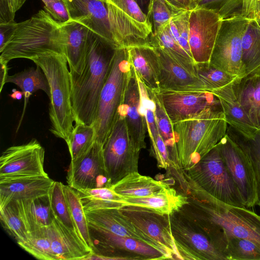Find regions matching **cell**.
<instances>
[{
    "label": "cell",
    "mask_w": 260,
    "mask_h": 260,
    "mask_svg": "<svg viewBox=\"0 0 260 260\" xmlns=\"http://www.w3.org/2000/svg\"><path fill=\"white\" fill-rule=\"evenodd\" d=\"M115 48L90 31L84 68L70 73L71 100L75 123L91 125L102 89L109 75Z\"/></svg>",
    "instance_id": "obj_1"
},
{
    "label": "cell",
    "mask_w": 260,
    "mask_h": 260,
    "mask_svg": "<svg viewBox=\"0 0 260 260\" xmlns=\"http://www.w3.org/2000/svg\"><path fill=\"white\" fill-rule=\"evenodd\" d=\"M183 174L181 189L187 197V206L227 238L230 236L246 238L260 247V215L246 207L218 200L193 181L185 171Z\"/></svg>",
    "instance_id": "obj_2"
},
{
    "label": "cell",
    "mask_w": 260,
    "mask_h": 260,
    "mask_svg": "<svg viewBox=\"0 0 260 260\" xmlns=\"http://www.w3.org/2000/svg\"><path fill=\"white\" fill-rule=\"evenodd\" d=\"M177 259L227 260V240L192 210L183 206L169 215Z\"/></svg>",
    "instance_id": "obj_3"
},
{
    "label": "cell",
    "mask_w": 260,
    "mask_h": 260,
    "mask_svg": "<svg viewBox=\"0 0 260 260\" xmlns=\"http://www.w3.org/2000/svg\"><path fill=\"white\" fill-rule=\"evenodd\" d=\"M227 129L221 106L207 108L173 124L178 160L183 170L197 164L215 147Z\"/></svg>",
    "instance_id": "obj_4"
},
{
    "label": "cell",
    "mask_w": 260,
    "mask_h": 260,
    "mask_svg": "<svg viewBox=\"0 0 260 260\" xmlns=\"http://www.w3.org/2000/svg\"><path fill=\"white\" fill-rule=\"evenodd\" d=\"M65 55L61 23L41 10L29 19L17 23L11 39L0 52V63L8 65L15 58H32L46 53Z\"/></svg>",
    "instance_id": "obj_5"
},
{
    "label": "cell",
    "mask_w": 260,
    "mask_h": 260,
    "mask_svg": "<svg viewBox=\"0 0 260 260\" xmlns=\"http://www.w3.org/2000/svg\"><path fill=\"white\" fill-rule=\"evenodd\" d=\"M46 77L50 89L49 129L55 137L68 141L75 118L71 100L70 72L64 55L46 53L32 58Z\"/></svg>",
    "instance_id": "obj_6"
},
{
    "label": "cell",
    "mask_w": 260,
    "mask_h": 260,
    "mask_svg": "<svg viewBox=\"0 0 260 260\" xmlns=\"http://www.w3.org/2000/svg\"><path fill=\"white\" fill-rule=\"evenodd\" d=\"M131 67L128 48L115 49L111 69L100 93L92 126L95 141L104 146L121 105Z\"/></svg>",
    "instance_id": "obj_7"
},
{
    "label": "cell",
    "mask_w": 260,
    "mask_h": 260,
    "mask_svg": "<svg viewBox=\"0 0 260 260\" xmlns=\"http://www.w3.org/2000/svg\"><path fill=\"white\" fill-rule=\"evenodd\" d=\"M185 171L193 181L214 198L226 204L246 207L216 145Z\"/></svg>",
    "instance_id": "obj_8"
},
{
    "label": "cell",
    "mask_w": 260,
    "mask_h": 260,
    "mask_svg": "<svg viewBox=\"0 0 260 260\" xmlns=\"http://www.w3.org/2000/svg\"><path fill=\"white\" fill-rule=\"evenodd\" d=\"M140 153L130 141L125 117L119 109L111 133L103 146L110 188L129 174L138 172Z\"/></svg>",
    "instance_id": "obj_9"
},
{
    "label": "cell",
    "mask_w": 260,
    "mask_h": 260,
    "mask_svg": "<svg viewBox=\"0 0 260 260\" xmlns=\"http://www.w3.org/2000/svg\"><path fill=\"white\" fill-rule=\"evenodd\" d=\"M88 226L94 246L98 245L100 252L92 253L87 259H169L164 253L141 241Z\"/></svg>",
    "instance_id": "obj_10"
},
{
    "label": "cell",
    "mask_w": 260,
    "mask_h": 260,
    "mask_svg": "<svg viewBox=\"0 0 260 260\" xmlns=\"http://www.w3.org/2000/svg\"><path fill=\"white\" fill-rule=\"evenodd\" d=\"M249 19L234 16L223 19L209 62L237 77L242 68V39Z\"/></svg>",
    "instance_id": "obj_11"
},
{
    "label": "cell",
    "mask_w": 260,
    "mask_h": 260,
    "mask_svg": "<svg viewBox=\"0 0 260 260\" xmlns=\"http://www.w3.org/2000/svg\"><path fill=\"white\" fill-rule=\"evenodd\" d=\"M216 146L239 189L244 206L247 208L253 207L257 199L256 183L248 156L228 133Z\"/></svg>",
    "instance_id": "obj_12"
},
{
    "label": "cell",
    "mask_w": 260,
    "mask_h": 260,
    "mask_svg": "<svg viewBox=\"0 0 260 260\" xmlns=\"http://www.w3.org/2000/svg\"><path fill=\"white\" fill-rule=\"evenodd\" d=\"M45 150L36 139L7 148L0 157V178L47 176L44 167Z\"/></svg>",
    "instance_id": "obj_13"
},
{
    "label": "cell",
    "mask_w": 260,
    "mask_h": 260,
    "mask_svg": "<svg viewBox=\"0 0 260 260\" xmlns=\"http://www.w3.org/2000/svg\"><path fill=\"white\" fill-rule=\"evenodd\" d=\"M222 19L214 10L196 7L189 18V45L196 63L209 62Z\"/></svg>",
    "instance_id": "obj_14"
},
{
    "label": "cell",
    "mask_w": 260,
    "mask_h": 260,
    "mask_svg": "<svg viewBox=\"0 0 260 260\" xmlns=\"http://www.w3.org/2000/svg\"><path fill=\"white\" fill-rule=\"evenodd\" d=\"M67 181L69 186L77 190L110 188L104 163L103 146L95 141L83 155L71 161Z\"/></svg>",
    "instance_id": "obj_15"
},
{
    "label": "cell",
    "mask_w": 260,
    "mask_h": 260,
    "mask_svg": "<svg viewBox=\"0 0 260 260\" xmlns=\"http://www.w3.org/2000/svg\"><path fill=\"white\" fill-rule=\"evenodd\" d=\"M173 124L193 117L203 110L221 106L217 98L209 91H154Z\"/></svg>",
    "instance_id": "obj_16"
},
{
    "label": "cell",
    "mask_w": 260,
    "mask_h": 260,
    "mask_svg": "<svg viewBox=\"0 0 260 260\" xmlns=\"http://www.w3.org/2000/svg\"><path fill=\"white\" fill-rule=\"evenodd\" d=\"M119 109L125 117L130 141L134 147L141 152L146 148L147 123L141 105L139 80L131 64Z\"/></svg>",
    "instance_id": "obj_17"
},
{
    "label": "cell",
    "mask_w": 260,
    "mask_h": 260,
    "mask_svg": "<svg viewBox=\"0 0 260 260\" xmlns=\"http://www.w3.org/2000/svg\"><path fill=\"white\" fill-rule=\"evenodd\" d=\"M120 210L144 234L163 247L173 259H177L169 215L133 205L123 206Z\"/></svg>",
    "instance_id": "obj_18"
},
{
    "label": "cell",
    "mask_w": 260,
    "mask_h": 260,
    "mask_svg": "<svg viewBox=\"0 0 260 260\" xmlns=\"http://www.w3.org/2000/svg\"><path fill=\"white\" fill-rule=\"evenodd\" d=\"M71 20L87 27L116 48L105 0H63Z\"/></svg>",
    "instance_id": "obj_19"
},
{
    "label": "cell",
    "mask_w": 260,
    "mask_h": 260,
    "mask_svg": "<svg viewBox=\"0 0 260 260\" xmlns=\"http://www.w3.org/2000/svg\"><path fill=\"white\" fill-rule=\"evenodd\" d=\"M85 212L88 225L141 241L164 253L169 259H173L172 255L163 247L136 226L121 212L120 208H108Z\"/></svg>",
    "instance_id": "obj_20"
},
{
    "label": "cell",
    "mask_w": 260,
    "mask_h": 260,
    "mask_svg": "<svg viewBox=\"0 0 260 260\" xmlns=\"http://www.w3.org/2000/svg\"><path fill=\"white\" fill-rule=\"evenodd\" d=\"M54 181L49 176L0 178V208L12 201L46 196Z\"/></svg>",
    "instance_id": "obj_21"
},
{
    "label": "cell",
    "mask_w": 260,
    "mask_h": 260,
    "mask_svg": "<svg viewBox=\"0 0 260 260\" xmlns=\"http://www.w3.org/2000/svg\"><path fill=\"white\" fill-rule=\"evenodd\" d=\"M46 230L57 260L85 259L94 252L77 232L65 226L53 214L52 222Z\"/></svg>",
    "instance_id": "obj_22"
},
{
    "label": "cell",
    "mask_w": 260,
    "mask_h": 260,
    "mask_svg": "<svg viewBox=\"0 0 260 260\" xmlns=\"http://www.w3.org/2000/svg\"><path fill=\"white\" fill-rule=\"evenodd\" d=\"M154 49L159 61V90L206 91L197 77L190 74L161 49Z\"/></svg>",
    "instance_id": "obj_23"
},
{
    "label": "cell",
    "mask_w": 260,
    "mask_h": 260,
    "mask_svg": "<svg viewBox=\"0 0 260 260\" xmlns=\"http://www.w3.org/2000/svg\"><path fill=\"white\" fill-rule=\"evenodd\" d=\"M235 94L251 122L260 129V66L232 82Z\"/></svg>",
    "instance_id": "obj_24"
},
{
    "label": "cell",
    "mask_w": 260,
    "mask_h": 260,
    "mask_svg": "<svg viewBox=\"0 0 260 260\" xmlns=\"http://www.w3.org/2000/svg\"><path fill=\"white\" fill-rule=\"evenodd\" d=\"M61 26L64 37L65 56L70 73L80 75L84 68L90 30L71 20L61 23Z\"/></svg>",
    "instance_id": "obj_25"
},
{
    "label": "cell",
    "mask_w": 260,
    "mask_h": 260,
    "mask_svg": "<svg viewBox=\"0 0 260 260\" xmlns=\"http://www.w3.org/2000/svg\"><path fill=\"white\" fill-rule=\"evenodd\" d=\"M232 82L209 92L212 93L219 100L228 124L245 138H252L257 129L239 103L234 92Z\"/></svg>",
    "instance_id": "obj_26"
},
{
    "label": "cell",
    "mask_w": 260,
    "mask_h": 260,
    "mask_svg": "<svg viewBox=\"0 0 260 260\" xmlns=\"http://www.w3.org/2000/svg\"><path fill=\"white\" fill-rule=\"evenodd\" d=\"M128 61L138 80L148 89L159 90V61L156 52L151 46L128 48Z\"/></svg>",
    "instance_id": "obj_27"
},
{
    "label": "cell",
    "mask_w": 260,
    "mask_h": 260,
    "mask_svg": "<svg viewBox=\"0 0 260 260\" xmlns=\"http://www.w3.org/2000/svg\"><path fill=\"white\" fill-rule=\"evenodd\" d=\"M124 206L133 205L146 208L157 213L170 215L179 210L187 202V197L183 192H178L170 186L154 194L144 197L123 198Z\"/></svg>",
    "instance_id": "obj_28"
},
{
    "label": "cell",
    "mask_w": 260,
    "mask_h": 260,
    "mask_svg": "<svg viewBox=\"0 0 260 260\" xmlns=\"http://www.w3.org/2000/svg\"><path fill=\"white\" fill-rule=\"evenodd\" d=\"M15 201L28 233L46 228L52 223L53 214L49 194L34 199Z\"/></svg>",
    "instance_id": "obj_29"
},
{
    "label": "cell",
    "mask_w": 260,
    "mask_h": 260,
    "mask_svg": "<svg viewBox=\"0 0 260 260\" xmlns=\"http://www.w3.org/2000/svg\"><path fill=\"white\" fill-rule=\"evenodd\" d=\"M169 186V183L165 181L156 180L136 172L129 174L110 188L123 198L144 197L158 193Z\"/></svg>",
    "instance_id": "obj_30"
},
{
    "label": "cell",
    "mask_w": 260,
    "mask_h": 260,
    "mask_svg": "<svg viewBox=\"0 0 260 260\" xmlns=\"http://www.w3.org/2000/svg\"><path fill=\"white\" fill-rule=\"evenodd\" d=\"M11 83L18 86L23 93L24 101L22 113L18 123L17 132L22 122L30 96L38 90L44 91L48 96H50V86L48 80L41 68L37 66L8 75L5 83Z\"/></svg>",
    "instance_id": "obj_31"
},
{
    "label": "cell",
    "mask_w": 260,
    "mask_h": 260,
    "mask_svg": "<svg viewBox=\"0 0 260 260\" xmlns=\"http://www.w3.org/2000/svg\"><path fill=\"white\" fill-rule=\"evenodd\" d=\"M169 22L156 33L151 34L149 40L150 45L163 50L190 74L197 77L196 62L174 38L170 29Z\"/></svg>",
    "instance_id": "obj_32"
},
{
    "label": "cell",
    "mask_w": 260,
    "mask_h": 260,
    "mask_svg": "<svg viewBox=\"0 0 260 260\" xmlns=\"http://www.w3.org/2000/svg\"><path fill=\"white\" fill-rule=\"evenodd\" d=\"M240 77L260 66V26L256 19L249 20L242 39Z\"/></svg>",
    "instance_id": "obj_33"
},
{
    "label": "cell",
    "mask_w": 260,
    "mask_h": 260,
    "mask_svg": "<svg viewBox=\"0 0 260 260\" xmlns=\"http://www.w3.org/2000/svg\"><path fill=\"white\" fill-rule=\"evenodd\" d=\"M77 191L85 211L120 208L124 206L122 197L110 188L81 189Z\"/></svg>",
    "instance_id": "obj_34"
},
{
    "label": "cell",
    "mask_w": 260,
    "mask_h": 260,
    "mask_svg": "<svg viewBox=\"0 0 260 260\" xmlns=\"http://www.w3.org/2000/svg\"><path fill=\"white\" fill-rule=\"evenodd\" d=\"M63 189L71 216L78 232L85 244L94 252V246L90 237L85 212L78 192L68 185H64Z\"/></svg>",
    "instance_id": "obj_35"
},
{
    "label": "cell",
    "mask_w": 260,
    "mask_h": 260,
    "mask_svg": "<svg viewBox=\"0 0 260 260\" xmlns=\"http://www.w3.org/2000/svg\"><path fill=\"white\" fill-rule=\"evenodd\" d=\"M149 90L154 103L155 117L159 134L167 147L172 161L176 166L181 167L178 157L173 124L171 122L160 101L155 93L149 89Z\"/></svg>",
    "instance_id": "obj_36"
},
{
    "label": "cell",
    "mask_w": 260,
    "mask_h": 260,
    "mask_svg": "<svg viewBox=\"0 0 260 260\" xmlns=\"http://www.w3.org/2000/svg\"><path fill=\"white\" fill-rule=\"evenodd\" d=\"M95 131L92 125L75 123L74 128L66 142L71 161L83 155L95 141Z\"/></svg>",
    "instance_id": "obj_37"
},
{
    "label": "cell",
    "mask_w": 260,
    "mask_h": 260,
    "mask_svg": "<svg viewBox=\"0 0 260 260\" xmlns=\"http://www.w3.org/2000/svg\"><path fill=\"white\" fill-rule=\"evenodd\" d=\"M46 228L29 233L24 240L17 243L20 247L36 258L41 260H57L52 250Z\"/></svg>",
    "instance_id": "obj_38"
},
{
    "label": "cell",
    "mask_w": 260,
    "mask_h": 260,
    "mask_svg": "<svg viewBox=\"0 0 260 260\" xmlns=\"http://www.w3.org/2000/svg\"><path fill=\"white\" fill-rule=\"evenodd\" d=\"M241 146L248 156L253 169L257 188L256 205L260 208V129L252 138L243 137L230 127L226 132Z\"/></svg>",
    "instance_id": "obj_39"
},
{
    "label": "cell",
    "mask_w": 260,
    "mask_h": 260,
    "mask_svg": "<svg viewBox=\"0 0 260 260\" xmlns=\"http://www.w3.org/2000/svg\"><path fill=\"white\" fill-rule=\"evenodd\" d=\"M195 70L197 77L206 91L222 87L237 77L222 71L209 62L196 63Z\"/></svg>",
    "instance_id": "obj_40"
},
{
    "label": "cell",
    "mask_w": 260,
    "mask_h": 260,
    "mask_svg": "<svg viewBox=\"0 0 260 260\" xmlns=\"http://www.w3.org/2000/svg\"><path fill=\"white\" fill-rule=\"evenodd\" d=\"M63 185L61 182L57 181H54L53 183L49 193L52 212L65 226L79 234L71 216L64 192Z\"/></svg>",
    "instance_id": "obj_41"
},
{
    "label": "cell",
    "mask_w": 260,
    "mask_h": 260,
    "mask_svg": "<svg viewBox=\"0 0 260 260\" xmlns=\"http://www.w3.org/2000/svg\"><path fill=\"white\" fill-rule=\"evenodd\" d=\"M227 239V260H260V247L253 241L232 236Z\"/></svg>",
    "instance_id": "obj_42"
},
{
    "label": "cell",
    "mask_w": 260,
    "mask_h": 260,
    "mask_svg": "<svg viewBox=\"0 0 260 260\" xmlns=\"http://www.w3.org/2000/svg\"><path fill=\"white\" fill-rule=\"evenodd\" d=\"M183 11L166 0H150L147 17L152 25V33L157 32L173 17Z\"/></svg>",
    "instance_id": "obj_43"
},
{
    "label": "cell",
    "mask_w": 260,
    "mask_h": 260,
    "mask_svg": "<svg viewBox=\"0 0 260 260\" xmlns=\"http://www.w3.org/2000/svg\"><path fill=\"white\" fill-rule=\"evenodd\" d=\"M0 218L4 228L15 239L17 243L26 238L28 233L19 215L15 201L10 202L0 208Z\"/></svg>",
    "instance_id": "obj_44"
},
{
    "label": "cell",
    "mask_w": 260,
    "mask_h": 260,
    "mask_svg": "<svg viewBox=\"0 0 260 260\" xmlns=\"http://www.w3.org/2000/svg\"><path fill=\"white\" fill-rule=\"evenodd\" d=\"M190 12L185 11L176 15L170 20L169 26L175 40L192 57L188 43Z\"/></svg>",
    "instance_id": "obj_45"
},
{
    "label": "cell",
    "mask_w": 260,
    "mask_h": 260,
    "mask_svg": "<svg viewBox=\"0 0 260 260\" xmlns=\"http://www.w3.org/2000/svg\"><path fill=\"white\" fill-rule=\"evenodd\" d=\"M243 2V0H199L196 7L214 10L223 20L240 15Z\"/></svg>",
    "instance_id": "obj_46"
},
{
    "label": "cell",
    "mask_w": 260,
    "mask_h": 260,
    "mask_svg": "<svg viewBox=\"0 0 260 260\" xmlns=\"http://www.w3.org/2000/svg\"><path fill=\"white\" fill-rule=\"evenodd\" d=\"M109 1L134 20L142 23L151 25L148 20L147 15L143 12L135 0Z\"/></svg>",
    "instance_id": "obj_47"
},
{
    "label": "cell",
    "mask_w": 260,
    "mask_h": 260,
    "mask_svg": "<svg viewBox=\"0 0 260 260\" xmlns=\"http://www.w3.org/2000/svg\"><path fill=\"white\" fill-rule=\"evenodd\" d=\"M45 11L56 21L65 23L70 20L69 14L63 0H56L44 6Z\"/></svg>",
    "instance_id": "obj_48"
},
{
    "label": "cell",
    "mask_w": 260,
    "mask_h": 260,
    "mask_svg": "<svg viewBox=\"0 0 260 260\" xmlns=\"http://www.w3.org/2000/svg\"><path fill=\"white\" fill-rule=\"evenodd\" d=\"M240 15L249 20L260 17V0H243Z\"/></svg>",
    "instance_id": "obj_49"
},
{
    "label": "cell",
    "mask_w": 260,
    "mask_h": 260,
    "mask_svg": "<svg viewBox=\"0 0 260 260\" xmlns=\"http://www.w3.org/2000/svg\"><path fill=\"white\" fill-rule=\"evenodd\" d=\"M17 23L14 20L0 23V52L12 38L16 28Z\"/></svg>",
    "instance_id": "obj_50"
},
{
    "label": "cell",
    "mask_w": 260,
    "mask_h": 260,
    "mask_svg": "<svg viewBox=\"0 0 260 260\" xmlns=\"http://www.w3.org/2000/svg\"><path fill=\"white\" fill-rule=\"evenodd\" d=\"M15 14L10 10L8 0H0V23L14 20Z\"/></svg>",
    "instance_id": "obj_51"
},
{
    "label": "cell",
    "mask_w": 260,
    "mask_h": 260,
    "mask_svg": "<svg viewBox=\"0 0 260 260\" xmlns=\"http://www.w3.org/2000/svg\"><path fill=\"white\" fill-rule=\"evenodd\" d=\"M173 6L184 11L191 10L196 8L194 0H166Z\"/></svg>",
    "instance_id": "obj_52"
},
{
    "label": "cell",
    "mask_w": 260,
    "mask_h": 260,
    "mask_svg": "<svg viewBox=\"0 0 260 260\" xmlns=\"http://www.w3.org/2000/svg\"><path fill=\"white\" fill-rule=\"evenodd\" d=\"M26 0H8L9 7L12 13L15 14L19 10Z\"/></svg>",
    "instance_id": "obj_53"
},
{
    "label": "cell",
    "mask_w": 260,
    "mask_h": 260,
    "mask_svg": "<svg viewBox=\"0 0 260 260\" xmlns=\"http://www.w3.org/2000/svg\"><path fill=\"white\" fill-rule=\"evenodd\" d=\"M1 64V63H0ZM8 66L7 65L1 64V86H0V92H1L3 86L5 84L6 79L8 75Z\"/></svg>",
    "instance_id": "obj_54"
},
{
    "label": "cell",
    "mask_w": 260,
    "mask_h": 260,
    "mask_svg": "<svg viewBox=\"0 0 260 260\" xmlns=\"http://www.w3.org/2000/svg\"><path fill=\"white\" fill-rule=\"evenodd\" d=\"M12 93L10 94L9 95L11 98L13 100H21L23 95V93L22 91H20L19 90H16V89H13Z\"/></svg>",
    "instance_id": "obj_55"
},
{
    "label": "cell",
    "mask_w": 260,
    "mask_h": 260,
    "mask_svg": "<svg viewBox=\"0 0 260 260\" xmlns=\"http://www.w3.org/2000/svg\"><path fill=\"white\" fill-rule=\"evenodd\" d=\"M42 2L44 3V4H45V5L52 2H53V1H56V0H42Z\"/></svg>",
    "instance_id": "obj_56"
},
{
    "label": "cell",
    "mask_w": 260,
    "mask_h": 260,
    "mask_svg": "<svg viewBox=\"0 0 260 260\" xmlns=\"http://www.w3.org/2000/svg\"><path fill=\"white\" fill-rule=\"evenodd\" d=\"M256 20L260 26V18H258L256 19Z\"/></svg>",
    "instance_id": "obj_57"
},
{
    "label": "cell",
    "mask_w": 260,
    "mask_h": 260,
    "mask_svg": "<svg viewBox=\"0 0 260 260\" xmlns=\"http://www.w3.org/2000/svg\"><path fill=\"white\" fill-rule=\"evenodd\" d=\"M199 1V0H194V1H195V2H196V3H197V2L198 1Z\"/></svg>",
    "instance_id": "obj_58"
},
{
    "label": "cell",
    "mask_w": 260,
    "mask_h": 260,
    "mask_svg": "<svg viewBox=\"0 0 260 260\" xmlns=\"http://www.w3.org/2000/svg\"><path fill=\"white\" fill-rule=\"evenodd\" d=\"M260 18V17H259Z\"/></svg>",
    "instance_id": "obj_59"
}]
</instances>
